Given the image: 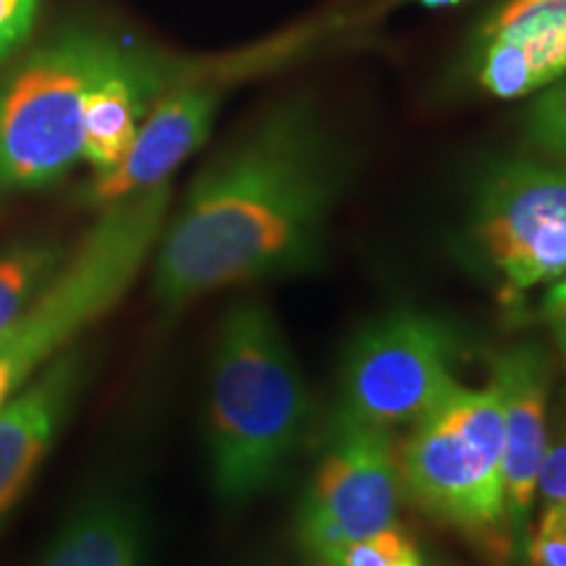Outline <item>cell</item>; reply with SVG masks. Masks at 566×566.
<instances>
[{"mask_svg": "<svg viewBox=\"0 0 566 566\" xmlns=\"http://www.w3.org/2000/svg\"><path fill=\"white\" fill-rule=\"evenodd\" d=\"M38 0H0V61L9 59L32 30Z\"/></svg>", "mask_w": 566, "mask_h": 566, "instance_id": "ffe728a7", "label": "cell"}, {"mask_svg": "<svg viewBox=\"0 0 566 566\" xmlns=\"http://www.w3.org/2000/svg\"><path fill=\"white\" fill-rule=\"evenodd\" d=\"M145 548L142 509L129 495L101 491L69 514L40 566H142Z\"/></svg>", "mask_w": 566, "mask_h": 566, "instance_id": "7c38bea8", "label": "cell"}, {"mask_svg": "<svg viewBox=\"0 0 566 566\" xmlns=\"http://www.w3.org/2000/svg\"><path fill=\"white\" fill-rule=\"evenodd\" d=\"M90 357L69 346L0 405V525L24 499L87 384Z\"/></svg>", "mask_w": 566, "mask_h": 566, "instance_id": "9c48e42d", "label": "cell"}, {"mask_svg": "<svg viewBox=\"0 0 566 566\" xmlns=\"http://www.w3.org/2000/svg\"><path fill=\"white\" fill-rule=\"evenodd\" d=\"M554 336H556V344H558V349H562V357L566 363V331H554Z\"/></svg>", "mask_w": 566, "mask_h": 566, "instance_id": "7402d4cb", "label": "cell"}, {"mask_svg": "<svg viewBox=\"0 0 566 566\" xmlns=\"http://www.w3.org/2000/svg\"><path fill=\"white\" fill-rule=\"evenodd\" d=\"M344 168L313 103H273L202 168L160 237L158 302L176 310L218 289L317 271Z\"/></svg>", "mask_w": 566, "mask_h": 566, "instance_id": "6da1fadb", "label": "cell"}, {"mask_svg": "<svg viewBox=\"0 0 566 566\" xmlns=\"http://www.w3.org/2000/svg\"><path fill=\"white\" fill-rule=\"evenodd\" d=\"M504 412V493L509 541H522L548 446V359L537 346H514L493 363Z\"/></svg>", "mask_w": 566, "mask_h": 566, "instance_id": "8fae6325", "label": "cell"}, {"mask_svg": "<svg viewBox=\"0 0 566 566\" xmlns=\"http://www.w3.org/2000/svg\"><path fill=\"white\" fill-rule=\"evenodd\" d=\"M409 495L467 533H509L504 493V412L493 384H454L415 420L399 451Z\"/></svg>", "mask_w": 566, "mask_h": 566, "instance_id": "5b68a950", "label": "cell"}, {"mask_svg": "<svg viewBox=\"0 0 566 566\" xmlns=\"http://www.w3.org/2000/svg\"><path fill=\"white\" fill-rule=\"evenodd\" d=\"M221 90L216 82H181L163 87L129 153L111 171L95 176L84 200L108 208L147 189L168 184L171 174L210 137Z\"/></svg>", "mask_w": 566, "mask_h": 566, "instance_id": "30bf717a", "label": "cell"}, {"mask_svg": "<svg viewBox=\"0 0 566 566\" xmlns=\"http://www.w3.org/2000/svg\"><path fill=\"white\" fill-rule=\"evenodd\" d=\"M325 566H422L420 551L401 533L399 527H388L363 541L346 543L323 562Z\"/></svg>", "mask_w": 566, "mask_h": 566, "instance_id": "2e32d148", "label": "cell"}, {"mask_svg": "<svg viewBox=\"0 0 566 566\" xmlns=\"http://www.w3.org/2000/svg\"><path fill=\"white\" fill-rule=\"evenodd\" d=\"M527 137L541 153L566 160V80L551 87L530 111Z\"/></svg>", "mask_w": 566, "mask_h": 566, "instance_id": "e0dca14e", "label": "cell"}, {"mask_svg": "<svg viewBox=\"0 0 566 566\" xmlns=\"http://www.w3.org/2000/svg\"><path fill=\"white\" fill-rule=\"evenodd\" d=\"M69 254L55 239H17L0 247V331L51 286Z\"/></svg>", "mask_w": 566, "mask_h": 566, "instance_id": "9a60e30c", "label": "cell"}, {"mask_svg": "<svg viewBox=\"0 0 566 566\" xmlns=\"http://www.w3.org/2000/svg\"><path fill=\"white\" fill-rule=\"evenodd\" d=\"M171 187L103 208L51 286L0 331V405L108 315L137 281L166 223Z\"/></svg>", "mask_w": 566, "mask_h": 566, "instance_id": "3957f363", "label": "cell"}, {"mask_svg": "<svg viewBox=\"0 0 566 566\" xmlns=\"http://www.w3.org/2000/svg\"><path fill=\"white\" fill-rule=\"evenodd\" d=\"M472 231L512 292L566 275V163L509 160L480 184Z\"/></svg>", "mask_w": 566, "mask_h": 566, "instance_id": "52a82bcc", "label": "cell"}, {"mask_svg": "<svg viewBox=\"0 0 566 566\" xmlns=\"http://www.w3.org/2000/svg\"><path fill=\"white\" fill-rule=\"evenodd\" d=\"M483 40L514 45L533 69L537 90L566 74V0H509L488 21Z\"/></svg>", "mask_w": 566, "mask_h": 566, "instance_id": "5bb4252c", "label": "cell"}, {"mask_svg": "<svg viewBox=\"0 0 566 566\" xmlns=\"http://www.w3.org/2000/svg\"><path fill=\"white\" fill-rule=\"evenodd\" d=\"M417 3L428 6V9H446V6H457L462 3V0H417Z\"/></svg>", "mask_w": 566, "mask_h": 566, "instance_id": "44dd1931", "label": "cell"}, {"mask_svg": "<svg viewBox=\"0 0 566 566\" xmlns=\"http://www.w3.org/2000/svg\"><path fill=\"white\" fill-rule=\"evenodd\" d=\"M454 354L438 317L412 307L380 315L346 349L336 417L384 430L420 420L457 384Z\"/></svg>", "mask_w": 566, "mask_h": 566, "instance_id": "8992f818", "label": "cell"}, {"mask_svg": "<svg viewBox=\"0 0 566 566\" xmlns=\"http://www.w3.org/2000/svg\"><path fill=\"white\" fill-rule=\"evenodd\" d=\"M401 464L391 433L336 417L331 443L300 514V541L325 562L346 543L396 525Z\"/></svg>", "mask_w": 566, "mask_h": 566, "instance_id": "ba28073f", "label": "cell"}, {"mask_svg": "<svg viewBox=\"0 0 566 566\" xmlns=\"http://www.w3.org/2000/svg\"><path fill=\"white\" fill-rule=\"evenodd\" d=\"M307 420V384L275 315L260 302L233 304L208 394L210 480L226 504H244L286 472Z\"/></svg>", "mask_w": 566, "mask_h": 566, "instance_id": "7a4b0ae2", "label": "cell"}, {"mask_svg": "<svg viewBox=\"0 0 566 566\" xmlns=\"http://www.w3.org/2000/svg\"><path fill=\"white\" fill-rule=\"evenodd\" d=\"M124 59L101 34L66 32L0 76V192L48 187L84 158V103Z\"/></svg>", "mask_w": 566, "mask_h": 566, "instance_id": "277c9868", "label": "cell"}, {"mask_svg": "<svg viewBox=\"0 0 566 566\" xmlns=\"http://www.w3.org/2000/svg\"><path fill=\"white\" fill-rule=\"evenodd\" d=\"M163 87L166 84L153 63L126 55L90 90L84 103V158L97 174L111 171L124 160Z\"/></svg>", "mask_w": 566, "mask_h": 566, "instance_id": "4fadbf2b", "label": "cell"}, {"mask_svg": "<svg viewBox=\"0 0 566 566\" xmlns=\"http://www.w3.org/2000/svg\"><path fill=\"white\" fill-rule=\"evenodd\" d=\"M530 566H566V504L543 509L527 541Z\"/></svg>", "mask_w": 566, "mask_h": 566, "instance_id": "ac0fdd59", "label": "cell"}, {"mask_svg": "<svg viewBox=\"0 0 566 566\" xmlns=\"http://www.w3.org/2000/svg\"><path fill=\"white\" fill-rule=\"evenodd\" d=\"M537 493L548 504H566V422L554 441H548L537 472Z\"/></svg>", "mask_w": 566, "mask_h": 566, "instance_id": "d6986e66", "label": "cell"}]
</instances>
